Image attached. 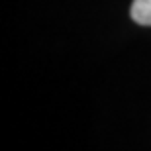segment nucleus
Segmentation results:
<instances>
[{"label":"nucleus","instance_id":"1","mask_svg":"<svg viewBox=\"0 0 151 151\" xmlns=\"http://www.w3.org/2000/svg\"><path fill=\"white\" fill-rule=\"evenodd\" d=\"M129 16L139 26H151V0H134Z\"/></svg>","mask_w":151,"mask_h":151}]
</instances>
